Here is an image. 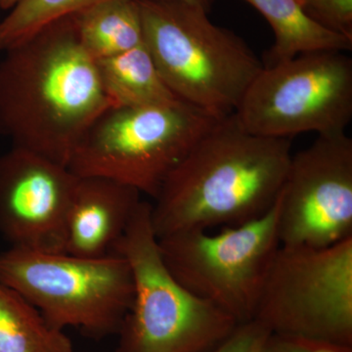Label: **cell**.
<instances>
[{"instance_id": "obj_1", "label": "cell", "mask_w": 352, "mask_h": 352, "mask_svg": "<svg viewBox=\"0 0 352 352\" xmlns=\"http://www.w3.org/2000/svg\"><path fill=\"white\" fill-rule=\"evenodd\" d=\"M0 136L68 168L85 132L113 107L96 60L83 48L75 15L4 51Z\"/></svg>"}, {"instance_id": "obj_2", "label": "cell", "mask_w": 352, "mask_h": 352, "mask_svg": "<svg viewBox=\"0 0 352 352\" xmlns=\"http://www.w3.org/2000/svg\"><path fill=\"white\" fill-rule=\"evenodd\" d=\"M291 157L289 139L250 133L234 113L222 118L154 199L151 221L157 239L258 219L276 203Z\"/></svg>"}, {"instance_id": "obj_3", "label": "cell", "mask_w": 352, "mask_h": 352, "mask_svg": "<svg viewBox=\"0 0 352 352\" xmlns=\"http://www.w3.org/2000/svg\"><path fill=\"white\" fill-rule=\"evenodd\" d=\"M144 43L180 100L217 116L235 112L263 61L208 12L182 0H138Z\"/></svg>"}, {"instance_id": "obj_4", "label": "cell", "mask_w": 352, "mask_h": 352, "mask_svg": "<svg viewBox=\"0 0 352 352\" xmlns=\"http://www.w3.org/2000/svg\"><path fill=\"white\" fill-rule=\"evenodd\" d=\"M151 208L141 201L111 252L126 259L133 279V298L115 352L210 351L238 323L176 281L162 258Z\"/></svg>"}, {"instance_id": "obj_5", "label": "cell", "mask_w": 352, "mask_h": 352, "mask_svg": "<svg viewBox=\"0 0 352 352\" xmlns=\"http://www.w3.org/2000/svg\"><path fill=\"white\" fill-rule=\"evenodd\" d=\"M222 118L183 101L110 107L85 132L68 168L76 176L109 178L155 199L171 171Z\"/></svg>"}, {"instance_id": "obj_6", "label": "cell", "mask_w": 352, "mask_h": 352, "mask_svg": "<svg viewBox=\"0 0 352 352\" xmlns=\"http://www.w3.org/2000/svg\"><path fill=\"white\" fill-rule=\"evenodd\" d=\"M0 283L24 296L52 327L94 339L118 335L133 298V279L117 254L85 258L66 252L0 251Z\"/></svg>"}, {"instance_id": "obj_7", "label": "cell", "mask_w": 352, "mask_h": 352, "mask_svg": "<svg viewBox=\"0 0 352 352\" xmlns=\"http://www.w3.org/2000/svg\"><path fill=\"white\" fill-rule=\"evenodd\" d=\"M254 320L275 335L352 346V237L325 248L280 245Z\"/></svg>"}, {"instance_id": "obj_8", "label": "cell", "mask_w": 352, "mask_h": 352, "mask_svg": "<svg viewBox=\"0 0 352 352\" xmlns=\"http://www.w3.org/2000/svg\"><path fill=\"white\" fill-rule=\"evenodd\" d=\"M234 115L245 131L263 138L346 132L352 120V59L344 51H315L263 67Z\"/></svg>"}, {"instance_id": "obj_9", "label": "cell", "mask_w": 352, "mask_h": 352, "mask_svg": "<svg viewBox=\"0 0 352 352\" xmlns=\"http://www.w3.org/2000/svg\"><path fill=\"white\" fill-rule=\"evenodd\" d=\"M279 197L266 214L219 233L182 231L159 240L176 281L238 324L254 320L259 294L280 247Z\"/></svg>"}, {"instance_id": "obj_10", "label": "cell", "mask_w": 352, "mask_h": 352, "mask_svg": "<svg viewBox=\"0 0 352 352\" xmlns=\"http://www.w3.org/2000/svg\"><path fill=\"white\" fill-rule=\"evenodd\" d=\"M280 244L325 248L352 237V139L318 135L292 155L279 195Z\"/></svg>"}, {"instance_id": "obj_11", "label": "cell", "mask_w": 352, "mask_h": 352, "mask_svg": "<svg viewBox=\"0 0 352 352\" xmlns=\"http://www.w3.org/2000/svg\"><path fill=\"white\" fill-rule=\"evenodd\" d=\"M76 182L67 166L11 146L0 154V236L10 248L65 252Z\"/></svg>"}, {"instance_id": "obj_12", "label": "cell", "mask_w": 352, "mask_h": 352, "mask_svg": "<svg viewBox=\"0 0 352 352\" xmlns=\"http://www.w3.org/2000/svg\"><path fill=\"white\" fill-rule=\"evenodd\" d=\"M141 193L99 176H78L66 221L65 252L78 258L108 256L140 205Z\"/></svg>"}, {"instance_id": "obj_13", "label": "cell", "mask_w": 352, "mask_h": 352, "mask_svg": "<svg viewBox=\"0 0 352 352\" xmlns=\"http://www.w3.org/2000/svg\"><path fill=\"white\" fill-rule=\"evenodd\" d=\"M265 18L275 41L263 67L315 51L351 50L352 39L324 29L308 18L296 0H244Z\"/></svg>"}, {"instance_id": "obj_14", "label": "cell", "mask_w": 352, "mask_h": 352, "mask_svg": "<svg viewBox=\"0 0 352 352\" xmlns=\"http://www.w3.org/2000/svg\"><path fill=\"white\" fill-rule=\"evenodd\" d=\"M96 62L113 107L168 105L182 101L164 82L145 43Z\"/></svg>"}, {"instance_id": "obj_15", "label": "cell", "mask_w": 352, "mask_h": 352, "mask_svg": "<svg viewBox=\"0 0 352 352\" xmlns=\"http://www.w3.org/2000/svg\"><path fill=\"white\" fill-rule=\"evenodd\" d=\"M75 19L83 48L96 61L144 43L138 0H106L76 14Z\"/></svg>"}, {"instance_id": "obj_16", "label": "cell", "mask_w": 352, "mask_h": 352, "mask_svg": "<svg viewBox=\"0 0 352 352\" xmlns=\"http://www.w3.org/2000/svg\"><path fill=\"white\" fill-rule=\"evenodd\" d=\"M0 352H74L64 331L52 327L31 302L0 283Z\"/></svg>"}, {"instance_id": "obj_17", "label": "cell", "mask_w": 352, "mask_h": 352, "mask_svg": "<svg viewBox=\"0 0 352 352\" xmlns=\"http://www.w3.org/2000/svg\"><path fill=\"white\" fill-rule=\"evenodd\" d=\"M103 1L106 0H19L0 19V52L31 38L51 23Z\"/></svg>"}, {"instance_id": "obj_18", "label": "cell", "mask_w": 352, "mask_h": 352, "mask_svg": "<svg viewBox=\"0 0 352 352\" xmlns=\"http://www.w3.org/2000/svg\"><path fill=\"white\" fill-rule=\"evenodd\" d=\"M303 12L328 31L352 39V0H296Z\"/></svg>"}, {"instance_id": "obj_19", "label": "cell", "mask_w": 352, "mask_h": 352, "mask_svg": "<svg viewBox=\"0 0 352 352\" xmlns=\"http://www.w3.org/2000/svg\"><path fill=\"white\" fill-rule=\"evenodd\" d=\"M271 333L259 322L238 324L233 332L207 352H261Z\"/></svg>"}, {"instance_id": "obj_20", "label": "cell", "mask_w": 352, "mask_h": 352, "mask_svg": "<svg viewBox=\"0 0 352 352\" xmlns=\"http://www.w3.org/2000/svg\"><path fill=\"white\" fill-rule=\"evenodd\" d=\"M261 352H352V346L271 333Z\"/></svg>"}, {"instance_id": "obj_21", "label": "cell", "mask_w": 352, "mask_h": 352, "mask_svg": "<svg viewBox=\"0 0 352 352\" xmlns=\"http://www.w3.org/2000/svg\"><path fill=\"white\" fill-rule=\"evenodd\" d=\"M182 1L187 2V3L192 4V6L199 7V8L204 9V10L210 13L214 0H182Z\"/></svg>"}, {"instance_id": "obj_22", "label": "cell", "mask_w": 352, "mask_h": 352, "mask_svg": "<svg viewBox=\"0 0 352 352\" xmlns=\"http://www.w3.org/2000/svg\"><path fill=\"white\" fill-rule=\"evenodd\" d=\"M19 0H0L1 11H9Z\"/></svg>"}, {"instance_id": "obj_23", "label": "cell", "mask_w": 352, "mask_h": 352, "mask_svg": "<svg viewBox=\"0 0 352 352\" xmlns=\"http://www.w3.org/2000/svg\"><path fill=\"white\" fill-rule=\"evenodd\" d=\"M0 12H1V9H0Z\"/></svg>"}]
</instances>
